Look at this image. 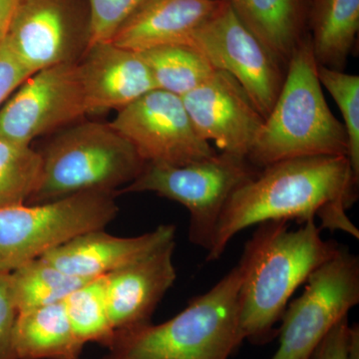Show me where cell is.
Segmentation results:
<instances>
[{
    "instance_id": "603a6c76",
    "label": "cell",
    "mask_w": 359,
    "mask_h": 359,
    "mask_svg": "<svg viewBox=\"0 0 359 359\" xmlns=\"http://www.w3.org/2000/svg\"><path fill=\"white\" fill-rule=\"evenodd\" d=\"M75 337L81 344L95 342L110 349L116 332L111 325L105 294V276L85 283L63 301Z\"/></svg>"
},
{
    "instance_id": "f546056e",
    "label": "cell",
    "mask_w": 359,
    "mask_h": 359,
    "mask_svg": "<svg viewBox=\"0 0 359 359\" xmlns=\"http://www.w3.org/2000/svg\"><path fill=\"white\" fill-rule=\"evenodd\" d=\"M22 0H0V45L4 43Z\"/></svg>"
},
{
    "instance_id": "5b68a950",
    "label": "cell",
    "mask_w": 359,
    "mask_h": 359,
    "mask_svg": "<svg viewBox=\"0 0 359 359\" xmlns=\"http://www.w3.org/2000/svg\"><path fill=\"white\" fill-rule=\"evenodd\" d=\"M40 153L41 180L28 205L90 191L116 192L132 183L146 165L126 139L102 123L68 129Z\"/></svg>"
},
{
    "instance_id": "44dd1931",
    "label": "cell",
    "mask_w": 359,
    "mask_h": 359,
    "mask_svg": "<svg viewBox=\"0 0 359 359\" xmlns=\"http://www.w3.org/2000/svg\"><path fill=\"white\" fill-rule=\"evenodd\" d=\"M138 53L148 66L156 88L181 98L197 88L215 71L207 58L190 45H164Z\"/></svg>"
},
{
    "instance_id": "ffe728a7",
    "label": "cell",
    "mask_w": 359,
    "mask_h": 359,
    "mask_svg": "<svg viewBox=\"0 0 359 359\" xmlns=\"http://www.w3.org/2000/svg\"><path fill=\"white\" fill-rule=\"evenodd\" d=\"M308 32L316 65L344 71L359 32V0H308Z\"/></svg>"
},
{
    "instance_id": "f1b7e54d",
    "label": "cell",
    "mask_w": 359,
    "mask_h": 359,
    "mask_svg": "<svg viewBox=\"0 0 359 359\" xmlns=\"http://www.w3.org/2000/svg\"><path fill=\"white\" fill-rule=\"evenodd\" d=\"M349 328L348 318L337 323L309 359H346Z\"/></svg>"
},
{
    "instance_id": "7402d4cb",
    "label": "cell",
    "mask_w": 359,
    "mask_h": 359,
    "mask_svg": "<svg viewBox=\"0 0 359 359\" xmlns=\"http://www.w3.org/2000/svg\"><path fill=\"white\" fill-rule=\"evenodd\" d=\"M9 282L20 313L63 302L89 280L67 275L39 257L9 273Z\"/></svg>"
},
{
    "instance_id": "e0dca14e",
    "label": "cell",
    "mask_w": 359,
    "mask_h": 359,
    "mask_svg": "<svg viewBox=\"0 0 359 359\" xmlns=\"http://www.w3.org/2000/svg\"><path fill=\"white\" fill-rule=\"evenodd\" d=\"M224 0H147L125 21L111 42L135 52L187 44Z\"/></svg>"
},
{
    "instance_id": "ac0fdd59",
    "label": "cell",
    "mask_w": 359,
    "mask_h": 359,
    "mask_svg": "<svg viewBox=\"0 0 359 359\" xmlns=\"http://www.w3.org/2000/svg\"><path fill=\"white\" fill-rule=\"evenodd\" d=\"M241 21L287 67L308 36V0H226Z\"/></svg>"
},
{
    "instance_id": "30bf717a",
    "label": "cell",
    "mask_w": 359,
    "mask_h": 359,
    "mask_svg": "<svg viewBox=\"0 0 359 359\" xmlns=\"http://www.w3.org/2000/svg\"><path fill=\"white\" fill-rule=\"evenodd\" d=\"M110 125L146 164L178 166L217 154L196 132L181 97L164 90H152L119 110Z\"/></svg>"
},
{
    "instance_id": "7c38bea8",
    "label": "cell",
    "mask_w": 359,
    "mask_h": 359,
    "mask_svg": "<svg viewBox=\"0 0 359 359\" xmlns=\"http://www.w3.org/2000/svg\"><path fill=\"white\" fill-rule=\"evenodd\" d=\"M182 100L201 138L222 153L248 159L264 118L235 78L215 70Z\"/></svg>"
},
{
    "instance_id": "7a4b0ae2",
    "label": "cell",
    "mask_w": 359,
    "mask_h": 359,
    "mask_svg": "<svg viewBox=\"0 0 359 359\" xmlns=\"http://www.w3.org/2000/svg\"><path fill=\"white\" fill-rule=\"evenodd\" d=\"M339 248L323 240L314 221L297 230H290L287 222L259 224L238 264L242 273L238 321L243 340L254 344L271 341L295 290Z\"/></svg>"
},
{
    "instance_id": "8fae6325",
    "label": "cell",
    "mask_w": 359,
    "mask_h": 359,
    "mask_svg": "<svg viewBox=\"0 0 359 359\" xmlns=\"http://www.w3.org/2000/svg\"><path fill=\"white\" fill-rule=\"evenodd\" d=\"M79 65L61 63L30 75L0 107V136L32 140L88 114Z\"/></svg>"
},
{
    "instance_id": "4316f807",
    "label": "cell",
    "mask_w": 359,
    "mask_h": 359,
    "mask_svg": "<svg viewBox=\"0 0 359 359\" xmlns=\"http://www.w3.org/2000/svg\"><path fill=\"white\" fill-rule=\"evenodd\" d=\"M18 318L9 275H0V359H16L13 330Z\"/></svg>"
},
{
    "instance_id": "5bb4252c",
    "label": "cell",
    "mask_w": 359,
    "mask_h": 359,
    "mask_svg": "<svg viewBox=\"0 0 359 359\" xmlns=\"http://www.w3.org/2000/svg\"><path fill=\"white\" fill-rule=\"evenodd\" d=\"M173 224H160L137 237H116L105 229L87 231L46 252L40 259L67 275L91 280L109 275L161 245L175 241Z\"/></svg>"
},
{
    "instance_id": "8992f818",
    "label": "cell",
    "mask_w": 359,
    "mask_h": 359,
    "mask_svg": "<svg viewBox=\"0 0 359 359\" xmlns=\"http://www.w3.org/2000/svg\"><path fill=\"white\" fill-rule=\"evenodd\" d=\"M115 192L90 191L35 205L0 209V275L39 259L116 218Z\"/></svg>"
},
{
    "instance_id": "2e32d148",
    "label": "cell",
    "mask_w": 359,
    "mask_h": 359,
    "mask_svg": "<svg viewBox=\"0 0 359 359\" xmlns=\"http://www.w3.org/2000/svg\"><path fill=\"white\" fill-rule=\"evenodd\" d=\"M78 65L90 113L121 110L157 89L140 54L111 41L87 47L86 57Z\"/></svg>"
},
{
    "instance_id": "4fadbf2b",
    "label": "cell",
    "mask_w": 359,
    "mask_h": 359,
    "mask_svg": "<svg viewBox=\"0 0 359 359\" xmlns=\"http://www.w3.org/2000/svg\"><path fill=\"white\" fill-rule=\"evenodd\" d=\"M174 250L171 241L105 276L106 302L116 334L151 323L176 280Z\"/></svg>"
},
{
    "instance_id": "484cf974",
    "label": "cell",
    "mask_w": 359,
    "mask_h": 359,
    "mask_svg": "<svg viewBox=\"0 0 359 359\" xmlns=\"http://www.w3.org/2000/svg\"><path fill=\"white\" fill-rule=\"evenodd\" d=\"M147 0H89L87 47L112 40L120 26Z\"/></svg>"
},
{
    "instance_id": "277c9868",
    "label": "cell",
    "mask_w": 359,
    "mask_h": 359,
    "mask_svg": "<svg viewBox=\"0 0 359 359\" xmlns=\"http://www.w3.org/2000/svg\"><path fill=\"white\" fill-rule=\"evenodd\" d=\"M240 266L171 320L116 334L102 359H229L244 340L240 332Z\"/></svg>"
},
{
    "instance_id": "52a82bcc",
    "label": "cell",
    "mask_w": 359,
    "mask_h": 359,
    "mask_svg": "<svg viewBox=\"0 0 359 359\" xmlns=\"http://www.w3.org/2000/svg\"><path fill=\"white\" fill-rule=\"evenodd\" d=\"M259 170L245 158L222 152L178 166L146 164L121 192L155 193L184 205L190 212L189 238L209 252L231 196Z\"/></svg>"
},
{
    "instance_id": "d4e9b609",
    "label": "cell",
    "mask_w": 359,
    "mask_h": 359,
    "mask_svg": "<svg viewBox=\"0 0 359 359\" xmlns=\"http://www.w3.org/2000/svg\"><path fill=\"white\" fill-rule=\"evenodd\" d=\"M321 86L339 106L348 141V158L351 169L359 179V76L344 71L318 66Z\"/></svg>"
},
{
    "instance_id": "d6986e66",
    "label": "cell",
    "mask_w": 359,
    "mask_h": 359,
    "mask_svg": "<svg viewBox=\"0 0 359 359\" xmlns=\"http://www.w3.org/2000/svg\"><path fill=\"white\" fill-rule=\"evenodd\" d=\"M63 302L18 313L13 330L16 359H81Z\"/></svg>"
},
{
    "instance_id": "3957f363",
    "label": "cell",
    "mask_w": 359,
    "mask_h": 359,
    "mask_svg": "<svg viewBox=\"0 0 359 359\" xmlns=\"http://www.w3.org/2000/svg\"><path fill=\"white\" fill-rule=\"evenodd\" d=\"M318 66L308 34L292 54L282 89L248 157L257 169L294 158L347 157L346 129L328 107Z\"/></svg>"
},
{
    "instance_id": "cb8c5ba5",
    "label": "cell",
    "mask_w": 359,
    "mask_h": 359,
    "mask_svg": "<svg viewBox=\"0 0 359 359\" xmlns=\"http://www.w3.org/2000/svg\"><path fill=\"white\" fill-rule=\"evenodd\" d=\"M41 174V153L0 136V209L27 204Z\"/></svg>"
},
{
    "instance_id": "9a60e30c",
    "label": "cell",
    "mask_w": 359,
    "mask_h": 359,
    "mask_svg": "<svg viewBox=\"0 0 359 359\" xmlns=\"http://www.w3.org/2000/svg\"><path fill=\"white\" fill-rule=\"evenodd\" d=\"M4 43L32 75L73 61L72 26L65 0H22Z\"/></svg>"
},
{
    "instance_id": "83f0119b",
    "label": "cell",
    "mask_w": 359,
    "mask_h": 359,
    "mask_svg": "<svg viewBox=\"0 0 359 359\" xmlns=\"http://www.w3.org/2000/svg\"><path fill=\"white\" fill-rule=\"evenodd\" d=\"M30 75L6 44L0 45V107Z\"/></svg>"
},
{
    "instance_id": "ba28073f",
    "label": "cell",
    "mask_w": 359,
    "mask_h": 359,
    "mask_svg": "<svg viewBox=\"0 0 359 359\" xmlns=\"http://www.w3.org/2000/svg\"><path fill=\"white\" fill-rule=\"evenodd\" d=\"M301 297L283 314L278 351L271 359H309L332 328L359 302V259L346 248L318 266Z\"/></svg>"
},
{
    "instance_id": "9c48e42d",
    "label": "cell",
    "mask_w": 359,
    "mask_h": 359,
    "mask_svg": "<svg viewBox=\"0 0 359 359\" xmlns=\"http://www.w3.org/2000/svg\"><path fill=\"white\" fill-rule=\"evenodd\" d=\"M187 45L200 51L215 70L235 78L264 118L269 114L287 67L252 34L226 0Z\"/></svg>"
},
{
    "instance_id": "6da1fadb",
    "label": "cell",
    "mask_w": 359,
    "mask_h": 359,
    "mask_svg": "<svg viewBox=\"0 0 359 359\" xmlns=\"http://www.w3.org/2000/svg\"><path fill=\"white\" fill-rule=\"evenodd\" d=\"M358 178L346 156H314L262 168L231 196L217 224L207 261L219 259L241 231L266 222L318 218L320 229L359 238L346 211L358 198Z\"/></svg>"
}]
</instances>
